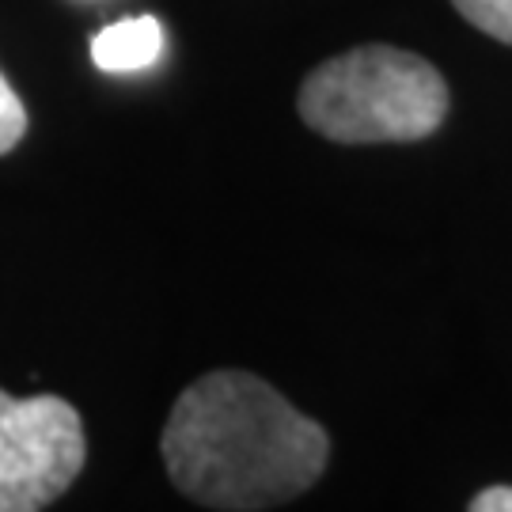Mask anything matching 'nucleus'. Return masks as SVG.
Returning <instances> with one entry per match:
<instances>
[{"instance_id":"nucleus-4","label":"nucleus","mask_w":512,"mask_h":512,"mask_svg":"<svg viewBox=\"0 0 512 512\" xmlns=\"http://www.w3.org/2000/svg\"><path fill=\"white\" fill-rule=\"evenodd\" d=\"M164 57V27L156 16L118 19L92 38V61L103 73H141Z\"/></svg>"},{"instance_id":"nucleus-5","label":"nucleus","mask_w":512,"mask_h":512,"mask_svg":"<svg viewBox=\"0 0 512 512\" xmlns=\"http://www.w3.org/2000/svg\"><path fill=\"white\" fill-rule=\"evenodd\" d=\"M452 4L467 23H475L478 31L512 46V0H452Z\"/></svg>"},{"instance_id":"nucleus-3","label":"nucleus","mask_w":512,"mask_h":512,"mask_svg":"<svg viewBox=\"0 0 512 512\" xmlns=\"http://www.w3.org/2000/svg\"><path fill=\"white\" fill-rule=\"evenodd\" d=\"M84 452V425L65 399L0 391V512L54 505L80 475Z\"/></svg>"},{"instance_id":"nucleus-1","label":"nucleus","mask_w":512,"mask_h":512,"mask_svg":"<svg viewBox=\"0 0 512 512\" xmlns=\"http://www.w3.org/2000/svg\"><path fill=\"white\" fill-rule=\"evenodd\" d=\"M330 456L327 429L251 372H209L164 425L171 482L209 509H274L311 490Z\"/></svg>"},{"instance_id":"nucleus-6","label":"nucleus","mask_w":512,"mask_h":512,"mask_svg":"<svg viewBox=\"0 0 512 512\" xmlns=\"http://www.w3.org/2000/svg\"><path fill=\"white\" fill-rule=\"evenodd\" d=\"M23 133H27V110L12 92V84L0 76V156L12 152L23 141Z\"/></svg>"},{"instance_id":"nucleus-2","label":"nucleus","mask_w":512,"mask_h":512,"mask_svg":"<svg viewBox=\"0 0 512 512\" xmlns=\"http://www.w3.org/2000/svg\"><path fill=\"white\" fill-rule=\"evenodd\" d=\"M448 114L444 76L418 54L361 46L311 69L300 88V118L338 145L421 141Z\"/></svg>"},{"instance_id":"nucleus-7","label":"nucleus","mask_w":512,"mask_h":512,"mask_svg":"<svg viewBox=\"0 0 512 512\" xmlns=\"http://www.w3.org/2000/svg\"><path fill=\"white\" fill-rule=\"evenodd\" d=\"M471 512H512V486H490L471 501Z\"/></svg>"}]
</instances>
